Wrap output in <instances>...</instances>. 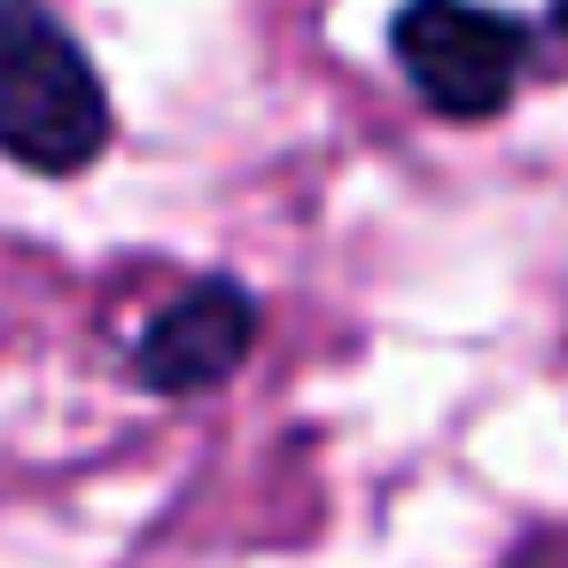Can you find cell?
<instances>
[{
  "mask_svg": "<svg viewBox=\"0 0 568 568\" xmlns=\"http://www.w3.org/2000/svg\"><path fill=\"white\" fill-rule=\"evenodd\" d=\"M110 94L48 0H0V156L87 172L110 149Z\"/></svg>",
  "mask_w": 568,
  "mask_h": 568,
  "instance_id": "1",
  "label": "cell"
},
{
  "mask_svg": "<svg viewBox=\"0 0 568 568\" xmlns=\"http://www.w3.org/2000/svg\"><path fill=\"white\" fill-rule=\"evenodd\" d=\"M389 55L436 118L483 125L514 102L529 71V24L490 0H405L389 17Z\"/></svg>",
  "mask_w": 568,
  "mask_h": 568,
  "instance_id": "2",
  "label": "cell"
},
{
  "mask_svg": "<svg viewBox=\"0 0 568 568\" xmlns=\"http://www.w3.org/2000/svg\"><path fill=\"white\" fill-rule=\"evenodd\" d=\"M250 343H257V296H250L242 281H219V273H211V281H195L187 296H172V304L149 320L133 366H141L149 389L195 397V389H219V382L250 358Z\"/></svg>",
  "mask_w": 568,
  "mask_h": 568,
  "instance_id": "3",
  "label": "cell"
},
{
  "mask_svg": "<svg viewBox=\"0 0 568 568\" xmlns=\"http://www.w3.org/2000/svg\"><path fill=\"white\" fill-rule=\"evenodd\" d=\"M545 9H552V24H560V40H568V0H545Z\"/></svg>",
  "mask_w": 568,
  "mask_h": 568,
  "instance_id": "4",
  "label": "cell"
}]
</instances>
